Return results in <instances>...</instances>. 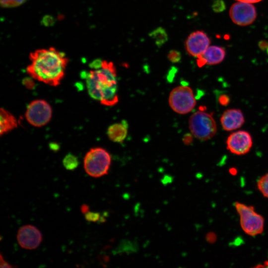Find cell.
<instances>
[{"label": "cell", "instance_id": "obj_23", "mask_svg": "<svg viewBox=\"0 0 268 268\" xmlns=\"http://www.w3.org/2000/svg\"><path fill=\"white\" fill-rule=\"evenodd\" d=\"M33 78L25 77L22 80V84L28 89H33L35 87V83Z\"/></svg>", "mask_w": 268, "mask_h": 268}, {"label": "cell", "instance_id": "obj_21", "mask_svg": "<svg viewBox=\"0 0 268 268\" xmlns=\"http://www.w3.org/2000/svg\"><path fill=\"white\" fill-rule=\"evenodd\" d=\"M212 10L215 12H221L226 9V5L222 0H215L212 4Z\"/></svg>", "mask_w": 268, "mask_h": 268}, {"label": "cell", "instance_id": "obj_29", "mask_svg": "<svg viewBox=\"0 0 268 268\" xmlns=\"http://www.w3.org/2000/svg\"><path fill=\"white\" fill-rule=\"evenodd\" d=\"M258 46L262 50H267L268 48V42L265 40L260 41L258 43Z\"/></svg>", "mask_w": 268, "mask_h": 268}, {"label": "cell", "instance_id": "obj_34", "mask_svg": "<svg viewBox=\"0 0 268 268\" xmlns=\"http://www.w3.org/2000/svg\"><path fill=\"white\" fill-rule=\"evenodd\" d=\"M264 264V267H268V261H265Z\"/></svg>", "mask_w": 268, "mask_h": 268}, {"label": "cell", "instance_id": "obj_16", "mask_svg": "<svg viewBox=\"0 0 268 268\" xmlns=\"http://www.w3.org/2000/svg\"><path fill=\"white\" fill-rule=\"evenodd\" d=\"M149 36L154 41L159 48L163 46L168 39L166 31L161 27H158L149 33Z\"/></svg>", "mask_w": 268, "mask_h": 268}, {"label": "cell", "instance_id": "obj_17", "mask_svg": "<svg viewBox=\"0 0 268 268\" xmlns=\"http://www.w3.org/2000/svg\"><path fill=\"white\" fill-rule=\"evenodd\" d=\"M63 163L66 169L73 170L78 166L79 161L76 156L71 153H68L64 157Z\"/></svg>", "mask_w": 268, "mask_h": 268}, {"label": "cell", "instance_id": "obj_10", "mask_svg": "<svg viewBox=\"0 0 268 268\" xmlns=\"http://www.w3.org/2000/svg\"><path fill=\"white\" fill-rule=\"evenodd\" d=\"M42 239L40 231L32 225L22 226L17 234V240L19 245L28 250L36 249L41 244Z\"/></svg>", "mask_w": 268, "mask_h": 268}, {"label": "cell", "instance_id": "obj_18", "mask_svg": "<svg viewBox=\"0 0 268 268\" xmlns=\"http://www.w3.org/2000/svg\"><path fill=\"white\" fill-rule=\"evenodd\" d=\"M257 185L263 196L268 198V173L259 179Z\"/></svg>", "mask_w": 268, "mask_h": 268}, {"label": "cell", "instance_id": "obj_6", "mask_svg": "<svg viewBox=\"0 0 268 268\" xmlns=\"http://www.w3.org/2000/svg\"><path fill=\"white\" fill-rule=\"evenodd\" d=\"M168 102L171 108L179 114L190 113L196 104L192 89L185 85L174 88L169 94Z\"/></svg>", "mask_w": 268, "mask_h": 268}, {"label": "cell", "instance_id": "obj_13", "mask_svg": "<svg viewBox=\"0 0 268 268\" xmlns=\"http://www.w3.org/2000/svg\"><path fill=\"white\" fill-rule=\"evenodd\" d=\"M225 56V50L219 46H209L205 52L197 58L199 67L205 65H214L221 63Z\"/></svg>", "mask_w": 268, "mask_h": 268}, {"label": "cell", "instance_id": "obj_3", "mask_svg": "<svg viewBox=\"0 0 268 268\" xmlns=\"http://www.w3.org/2000/svg\"><path fill=\"white\" fill-rule=\"evenodd\" d=\"M111 162V155L106 150L101 147H94L85 154L84 168L90 176L98 178L108 173Z\"/></svg>", "mask_w": 268, "mask_h": 268}, {"label": "cell", "instance_id": "obj_28", "mask_svg": "<svg viewBox=\"0 0 268 268\" xmlns=\"http://www.w3.org/2000/svg\"><path fill=\"white\" fill-rule=\"evenodd\" d=\"M206 239L209 243H213L216 240V236L214 233L210 232L207 234Z\"/></svg>", "mask_w": 268, "mask_h": 268}, {"label": "cell", "instance_id": "obj_20", "mask_svg": "<svg viewBox=\"0 0 268 268\" xmlns=\"http://www.w3.org/2000/svg\"><path fill=\"white\" fill-rule=\"evenodd\" d=\"M168 60L173 63H179L182 58L181 53L175 50H170L167 55Z\"/></svg>", "mask_w": 268, "mask_h": 268}, {"label": "cell", "instance_id": "obj_25", "mask_svg": "<svg viewBox=\"0 0 268 268\" xmlns=\"http://www.w3.org/2000/svg\"><path fill=\"white\" fill-rule=\"evenodd\" d=\"M102 62L103 60L101 59H96L89 64V67L94 69L99 68L102 67Z\"/></svg>", "mask_w": 268, "mask_h": 268}, {"label": "cell", "instance_id": "obj_35", "mask_svg": "<svg viewBox=\"0 0 268 268\" xmlns=\"http://www.w3.org/2000/svg\"><path fill=\"white\" fill-rule=\"evenodd\" d=\"M267 53H268V49H267Z\"/></svg>", "mask_w": 268, "mask_h": 268}, {"label": "cell", "instance_id": "obj_19", "mask_svg": "<svg viewBox=\"0 0 268 268\" xmlns=\"http://www.w3.org/2000/svg\"><path fill=\"white\" fill-rule=\"evenodd\" d=\"M27 0H0L1 6L4 8H11L19 6Z\"/></svg>", "mask_w": 268, "mask_h": 268}, {"label": "cell", "instance_id": "obj_24", "mask_svg": "<svg viewBox=\"0 0 268 268\" xmlns=\"http://www.w3.org/2000/svg\"><path fill=\"white\" fill-rule=\"evenodd\" d=\"M41 22L44 26H49L53 25L55 23V20L52 16L47 15L43 17Z\"/></svg>", "mask_w": 268, "mask_h": 268}, {"label": "cell", "instance_id": "obj_7", "mask_svg": "<svg viewBox=\"0 0 268 268\" xmlns=\"http://www.w3.org/2000/svg\"><path fill=\"white\" fill-rule=\"evenodd\" d=\"M52 110L50 104L45 100L37 99L30 102L25 112L27 122L36 127L46 125L51 120Z\"/></svg>", "mask_w": 268, "mask_h": 268}, {"label": "cell", "instance_id": "obj_22", "mask_svg": "<svg viewBox=\"0 0 268 268\" xmlns=\"http://www.w3.org/2000/svg\"><path fill=\"white\" fill-rule=\"evenodd\" d=\"M100 217V213L98 212L88 211L85 214V218L90 222L99 221Z\"/></svg>", "mask_w": 268, "mask_h": 268}, {"label": "cell", "instance_id": "obj_27", "mask_svg": "<svg viewBox=\"0 0 268 268\" xmlns=\"http://www.w3.org/2000/svg\"><path fill=\"white\" fill-rule=\"evenodd\" d=\"M0 267L1 268H9L13 267L3 259L1 254L0 255Z\"/></svg>", "mask_w": 268, "mask_h": 268}, {"label": "cell", "instance_id": "obj_14", "mask_svg": "<svg viewBox=\"0 0 268 268\" xmlns=\"http://www.w3.org/2000/svg\"><path fill=\"white\" fill-rule=\"evenodd\" d=\"M128 124L127 121H122L110 126L107 130V135L112 141L122 143L128 134Z\"/></svg>", "mask_w": 268, "mask_h": 268}, {"label": "cell", "instance_id": "obj_33", "mask_svg": "<svg viewBox=\"0 0 268 268\" xmlns=\"http://www.w3.org/2000/svg\"><path fill=\"white\" fill-rule=\"evenodd\" d=\"M191 138H192L191 135H190L189 136H187H187H185L184 137V139H183L184 142L186 144L190 143L191 142H192V139H188Z\"/></svg>", "mask_w": 268, "mask_h": 268}, {"label": "cell", "instance_id": "obj_26", "mask_svg": "<svg viewBox=\"0 0 268 268\" xmlns=\"http://www.w3.org/2000/svg\"><path fill=\"white\" fill-rule=\"evenodd\" d=\"M230 101V99L228 96L226 95H222L219 98V102L222 105H227Z\"/></svg>", "mask_w": 268, "mask_h": 268}, {"label": "cell", "instance_id": "obj_15", "mask_svg": "<svg viewBox=\"0 0 268 268\" xmlns=\"http://www.w3.org/2000/svg\"><path fill=\"white\" fill-rule=\"evenodd\" d=\"M18 126L15 117L3 108L0 111V134H2L14 129Z\"/></svg>", "mask_w": 268, "mask_h": 268}, {"label": "cell", "instance_id": "obj_31", "mask_svg": "<svg viewBox=\"0 0 268 268\" xmlns=\"http://www.w3.org/2000/svg\"><path fill=\"white\" fill-rule=\"evenodd\" d=\"M238 1L246 2V3H256L261 1L262 0H236Z\"/></svg>", "mask_w": 268, "mask_h": 268}, {"label": "cell", "instance_id": "obj_5", "mask_svg": "<svg viewBox=\"0 0 268 268\" xmlns=\"http://www.w3.org/2000/svg\"><path fill=\"white\" fill-rule=\"evenodd\" d=\"M189 127L193 136L201 140L211 138L217 131L216 124L212 115L201 111L191 115Z\"/></svg>", "mask_w": 268, "mask_h": 268}, {"label": "cell", "instance_id": "obj_9", "mask_svg": "<svg viewBox=\"0 0 268 268\" xmlns=\"http://www.w3.org/2000/svg\"><path fill=\"white\" fill-rule=\"evenodd\" d=\"M226 144L227 149L231 153L236 155H243L250 151L253 141L248 132L239 131L229 135Z\"/></svg>", "mask_w": 268, "mask_h": 268}, {"label": "cell", "instance_id": "obj_12", "mask_svg": "<svg viewBox=\"0 0 268 268\" xmlns=\"http://www.w3.org/2000/svg\"><path fill=\"white\" fill-rule=\"evenodd\" d=\"M244 122L243 114L239 109H227L223 112L220 118L222 127L226 131L240 128Z\"/></svg>", "mask_w": 268, "mask_h": 268}, {"label": "cell", "instance_id": "obj_2", "mask_svg": "<svg viewBox=\"0 0 268 268\" xmlns=\"http://www.w3.org/2000/svg\"><path fill=\"white\" fill-rule=\"evenodd\" d=\"M81 74L86 78L87 90L92 98L106 106L118 102L117 72L112 62L103 60L100 68Z\"/></svg>", "mask_w": 268, "mask_h": 268}, {"label": "cell", "instance_id": "obj_8", "mask_svg": "<svg viewBox=\"0 0 268 268\" xmlns=\"http://www.w3.org/2000/svg\"><path fill=\"white\" fill-rule=\"evenodd\" d=\"M229 15L235 24L239 26H247L255 20L257 12L255 6L251 3L238 1L232 5Z\"/></svg>", "mask_w": 268, "mask_h": 268}, {"label": "cell", "instance_id": "obj_1", "mask_svg": "<svg viewBox=\"0 0 268 268\" xmlns=\"http://www.w3.org/2000/svg\"><path fill=\"white\" fill-rule=\"evenodd\" d=\"M31 61L26 71L33 79L53 86L63 78L68 59L53 47L35 50L29 55Z\"/></svg>", "mask_w": 268, "mask_h": 268}, {"label": "cell", "instance_id": "obj_11", "mask_svg": "<svg viewBox=\"0 0 268 268\" xmlns=\"http://www.w3.org/2000/svg\"><path fill=\"white\" fill-rule=\"evenodd\" d=\"M210 42L206 33L202 31H196L191 33L186 39V50L190 55L198 58L205 52Z\"/></svg>", "mask_w": 268, "mask_h": 268}, {"label": "cell", "instance_id": "obj_32", "mask_svg": "<svg viewBox=\"0 0 268 268\" xmlns=\"http://www.w3.org/2000/svg\"><path fill=\"white\" fill-rule=\"evenodd\" d=\"M50 148L53 150H55V151H56L57 150L59 149V145L56 144V143H52L50 145Z\"/></svg>", "mask_w": 268, "mask_h": 268}, {"label": "cell", "instance_id": "obj_30", "mask_svg": "<svg viewBox=\"0 0 268 268\" xmlns=\"http://www.w3.org/2000/svg\"><path fill=\"white\" fill-rule=\"evenodd\" d=\"M81 211L82 213L85 214L89 210V207L86 204H82L80 207Z\"/></svg>", "mask_w": 268, "mask_h": 268}, {"label": "cell", "instance_id": "obj_4", "mask_svg": "<svg viewBox=\"0 0 268 268\" xmlns=\"http://www.w3.org/2000/svg\"><path fill=\"white\" fill-rule=\"evenodd\" d=\"M235 209L240 216V223L244 232L251 236L262 234L264 229V217L258 213L254 207L236 201Z\"/></svg>", "mask_w": 268, "mask_h": 268}]
</instances>
